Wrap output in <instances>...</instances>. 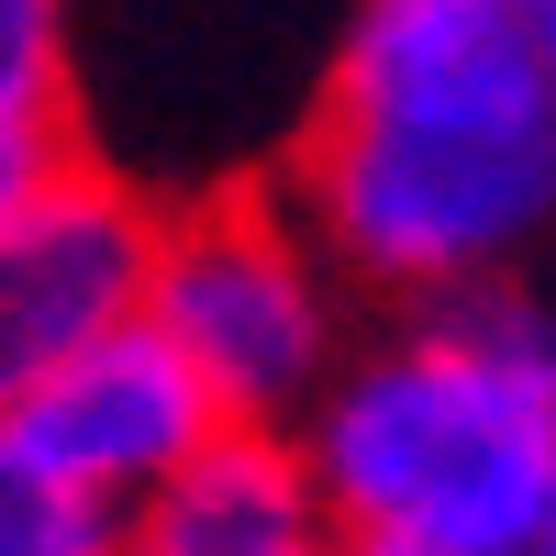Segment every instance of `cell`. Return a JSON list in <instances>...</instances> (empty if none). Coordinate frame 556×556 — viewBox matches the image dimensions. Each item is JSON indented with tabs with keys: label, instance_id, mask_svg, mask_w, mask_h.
<instances>
[{
	"label": "cell",
	"instance_id": "11",
	"mask_svg": "<svg viewBox=\"0 0 556 556\" xmlns=\"http://www.w3.org/2000/svg\"><path fill=\"white\" fill-rule=\"evenodd\" d=\"M513 556H556V523H545V534H534V545H513Z\"/></svg>",
	"mask_w": 556,
	"mask_h": 556
},
{
	"label": "cell",
	"instance_id": "8",
	"mask_svg": "<svg viewBox=\"0 0 556 556\" xmlns=\"http://www.w3.org/2000/svg\"><path fill=\"white\" fill-rule=\"evenodd\" d=\"M67 101V0H0V123L56 134Z\"/></svg>",
	"mask_w": 556,
	"mask_h": 556
},
{
	"label": "cell",
	"instance_id": "7",
	"mask_svg": "<svg viewBox=\"0 0 556 556\" xmlns=\"http://www.w3.org/2000/svg\"><path fill=\"white\" fill-rule=\"evenodd\" d=\"M0 556H123V513L0 412Z\"/></svg>",
	"mask_w": 556,
	"mask_h": 556
},
{
	"label": "cell",
	"instance_id": "3",
	"mask_svg": "<svg viewBox=\"0 0 556 556\" xmlns=\"http://www.w3.org/2000/svg\"><path fill=\"white\" fill-rule=\"evenodd\" d=\"M146 323L190 356V379L212 390L223 424H267V434H290L312 412V390L334 379V356H345L334 256L301 235L290 201L156 212Z\"/></svg>",
	"mask_w": 556,
	"mask_h": 556
},
{
	"label": "cell",
	"instance_id": "6",
	"mask_svg": "<svg viewBox=\"0 0 556 556\" xmlns=\"http://www.w3.org/2000/svg\"><path fill=\"white\" fill-rule=\"evenodd\" d=\"M123 556H334V523L290 434L223 424L178 479H156L123 513Z\"/></svg>",
	"mask_w": 556,
	"mask_h": 556
},
{
	"label": "cell",
	"instance_id": "2",
	"mask_svg": "<svg viewBox=\"0 0 556 556\" xmlns=\"http://www.w3.org/2000/svg\"><path fill=\"white\" fill-rule=\"evenodd\" d=\"M334 545L513 556L556 523V312L513 278L445 290L390 345L334 356L290 424Z\"/></svg>",
	"mask_w": 556,
	"mask_h": 556
},
{
	"label": "cell",
	"instance_id": "1",
	"mask_svg": "<svg viewBox=\"0 0 556 556\" xmlns=\"http://www.w3.org/2000/svg\"><path fill=\"white\" fill-rule=\"evenodd\" d=\"M301 235L401 301L490 290L556 223V78L501 0H356L301 156Z\"/></svg>",
	"mask_w": 556,
	"mask_h": 556
},
{
	"label": "cell",
	"instance_id": "9",
	"mask_svg": "<svg viewBox=\"0 0 556 556\" xmlns=\"http://www.w3.org/2000/svg\"><path fill=\"white\" fill-rule=\"evenodd\" d=\"M67 146H56V134H34V123H0V212H12L23 190H34V178L45 167H56Z\"/></svg>",
	"mask_w": 556,
	"mask_h": 556
},
{
	"label": "cell",
	"instance_id": "5",
	"mask_svg": "<svg viewBox=\"0 0 556 556\" xmlns=\"http://www.w3.org/2000/svg\"><path fill=\"white\" fill-rule=\"evenodd\" d=\"M12 424L56 456L78 490H101L112 513H134L156 479H178V468L223 434V412H212V390L190 379V356L134 312V323H112L101 345H78L56 379L12 412Z\"/></svg>",
	"mask_w": 556,
	"mask_h": 556
},
{
	"label": "cell",
	"instance_id": "4",
	"mask_svg": "<svg viewBox=\"0 0 556 556\" xmlns=\"http://www.w3.org/2000/svg\"><path fill=\"white\" fill-rule=\"evenodd\" d=\"M146 256L156 212L78 156H56L0 212V412H23L78 345L146 312Z\"/></svg>",
	"mask_w": 556,
	"mask_h": 556
},
{
	"label": "cell",
	"instance_id": "10",
	"mask_svg": "<svg viewBox=\"0 0 556 556\" xmlns=\"http://www.w3.org/2000/svg\"><path fill=\"white\" fill-rule=\"evenodd\" d=\"M523 34H534V56H545V78H556V0H501Z\"/></svg>",
	"mask_w": 556,
	"mask_h": 556
}]
</instances>
